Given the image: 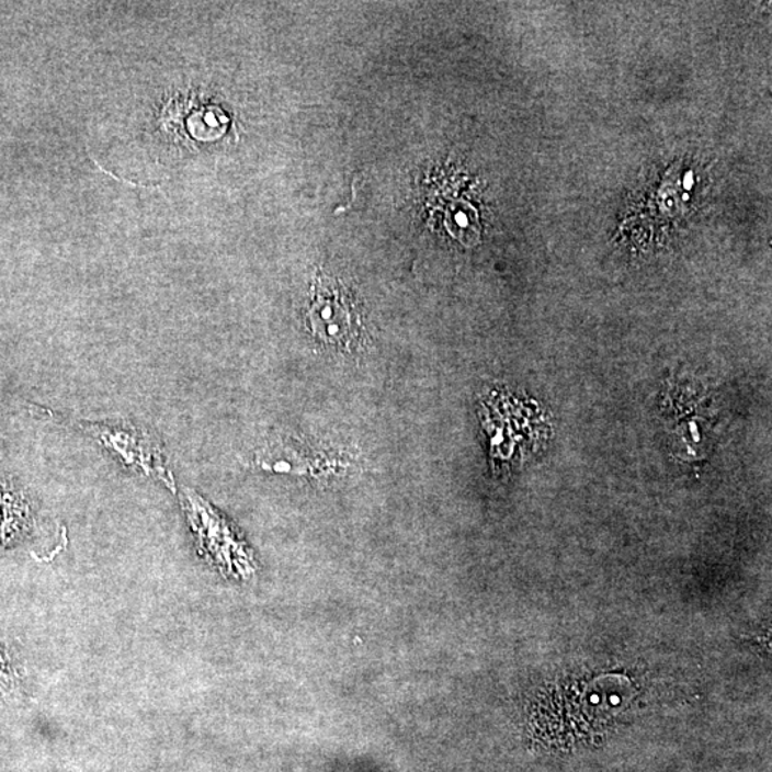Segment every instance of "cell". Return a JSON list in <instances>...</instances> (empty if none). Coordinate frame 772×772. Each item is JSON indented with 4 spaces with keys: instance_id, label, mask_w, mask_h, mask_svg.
Masks as SVG:
<instances>
[{
    "instance_id": "cell-1",
    "label": "cell",
    "mask_w": 772,
    "mask_h": 772,
    "mask_svg": "<svg viewBox=\"0 0 772 772\" xmlns=\"http://www.w3.org/2000/svg\"><path fill=\"white\" fill-rule=\"evenodd\" d=\"M186 512L191 520L192 529L200 538V545L204 553H208L214 561L223 565L229 572L247 576L239 564L235 561L232 553H237L238 544L229 534L223 521L205 506L201 498L186 493Z\"/></svg>"
},
{
    "instance_id": "cell-2",
    "label": "cell",
    "mask_w": 772,
    "mask_h": 772,
    "mask_svg": "<svg viewBox=\"0 0 772 772\" xmlns=\"http://www.w3.org/2000/svg\"><path fill=\"white\" fill-rule=\"evenodd\" d=\"M315 336L329 345L350 347L356 336L354 310L336 291H319L309 309Z\"/></svg>"
},
{
    "instance_id": "cell-3",
    "label": "cell",
    "mask_w": 772,
    "mask_h": 772,
    "mask_svg": "<svg viewBox=\"0 0 772 772\" xmlns=\"http://www.w3.org/2000/svg\"><path fill=\"white\" fill-rule=\"evenodd\" d=\"M99 438H101L107 446H111L113 451L120 452V455L124 456L126 463L138 465L146 474L155 473L161 475L152 465L154 458L155 464L159 465V467L162 465L157 461V450H154V446L150 445H139V442H143L144 438L136 434V432L101 431L99 432Z\"/></svg>"
},
{
    "instance_id": "cell-4",
    "label": "cell",
    "mask_w": 772,
    "mask_h": 772,
    "mask_svg": "<svg viewBox=\"0 0 772 772\" xmlns=\"http://www.w3.org/2000/svg\"><path fill=\"white\" fill-rule=\"evenodd\" d=\"M26 503L0 485V544L7 543L25 524Z\"/></svg>"
},
{
    "instance_id": "cell-5",
    "label": "cell",
    "mask_w": 772,
    "mask_h": 772,
    "mask_svg": "<svg viewBox=\"0 0 772 772\" xmlns=\"http://www.w3.org/2000/svg\"><path fill=\"white\" fill-rule=\"evenodd\" d=\"M8 677H9L8 663L4 662L3 657L0 656V681L4 680V678H7V680H8Z\"/></svg>"
},
{
    "instance_id": "cell-6",
    "label": "cell",
    "mask_w": 772,
    "mask_h": 772,
    "mask_svg": "<svg viewBox=\"0 0 772 772\" xmlns=\"http://www.w3.org/2000/svg\"><path fill=\"white\" fill-rule=\"evenodd\" d=\"M692 183H694V179H692V173H689V177H685L684 181V186L686 188V190H690Z\"/></svg>"
}]
</instances>
